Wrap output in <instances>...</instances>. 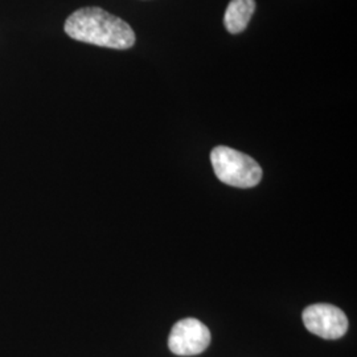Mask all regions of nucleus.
<instances>
[{"label": "nucleus", "instance_id": "nucleus-3", "mask_svg": "<svg viewBox=\"0 0 357 357\" xmlns=\"http://www.w3.org/2000/svg\"><path fill=\"white\" fill-rule=\"evenodd\" d=\"M211 331L200 320L187 318L178 320L172 327L168 347L178 356H196L211 344Z\"/></svg>", "mask_w": 357, "mask_h": 357}, {"label": "nucleus", "instance_id": "nucleus-4", "mask_svg": "<svg viewBox=\"0 0 357 357\" xmlns=\"http://www.w3.org/2000/svg\"><path fill=\"white\" fill-rule=\"evenodd\" d=\"M302 319L308 331L326 340L340 339L348 331L347 315L340 308L327 303L306 307Z\"/></svg>", "mask_w": 357, "mask_h": 357}, {"label": "nucleus", "instance_id": "nucleus-1", "mask_svg": "<svg viewBox=\"0 0 357 357\" xmlns=\"http://www.w3.org/2000/svg\"><path fill=\"white\" fill-rule=\"evenodd\" d=\"M65 32L77 41L113 50H128L135 44V33L126 22L98 7H85L65 22Z\"/></svg>", "mask_w": 357, "mask_h": 357}, {"label": "nucleus", "instance_id": "nucleus-2", "mask_svg": "<svg viewBox=\"0 0 357 357\" xmlns=\"http://www.w3.org/2000/svg\"><path fill=\"white\" fill-rule=\"evenodd\" d=\"M211 162L217 178L237 188H253L262 178V168L255 159L227 146L215 147Z\"/></svg>", "mask_w": 357, "mask_h": 357}, {"label": "nucleus", "instance_id": "nucleus-5", "mask_svg": "<svg viewBox=\"0 0 357 357\" xmlns=\"http://www.w3.org/2000/svg\"><path fill=\"white\" fill-rule=\"evenodd\" d=\"M255 11V0H230L224 15V26L229 33H241L246 29Z\"/></svg>", "mask_w": 357, "mask_h": 357}]
</instances>
